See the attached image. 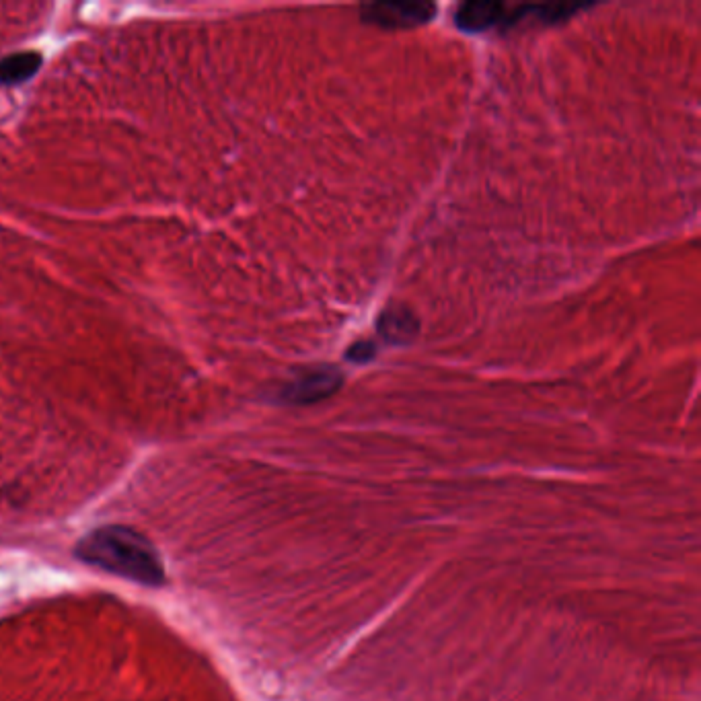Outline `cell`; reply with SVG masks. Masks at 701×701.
<instances>
[{
	"label": "cell",
	"mask_w": 701,
	"mask_h": 701,
	"mask_svg": "<svg viewBox=\"0 0 701 701\" xmlns=\"http://www.w3.org/2000/svg\"><path fill=\"white\" fill-rule=\"evenodd\" d=\"M375 344H371V342H358V344H354L350 350H348V358L350 360H354V362H358V364H364V362H368V360H371L373 356H375Z\"/></svg>",
	"instance_id": "obj_7"
},
{
	"label": "cell",
	"mask_w": 701,
	"mask_h": 701,
	"mask_svg": "<svg viewBox=\"0 0 701 701\" xmlns=\"http://www.w3.org/2000/svg\"><path fill=\"white\" fill-rule=\"evenodd\" d=\"M77 556L91 566L146 586H161L165 582L157 549L130 527L109 525L95 529L79 541Z\"/></svg>",
	"instance_id": "obj_1"
},
{
	"label": "cell",
	"mask_w": 701,
	"mask_h": 701,
	"mask_svg": "<svg viewBox=\"0 0 701 701\" xmlns=\"http://www.w3.org/2000/svg\"><path fill=\"white\" fill-rule=\"evenodd\" d=\"M342 373L336 368H317L280 389V399L292 405H307L334 395L342 387Z\"/></svg>",
	"instance_id": "obj_3"
},
{
	"label": "cell",
	"mask_w": 701,
	"mask_h": 701,
	"mask_svg": "<svg viewBox=\"0 0 701 701\" xmlns=\"http://www.w3.org/2000/svg\"><path fill=\"white\" fill-rule=\"evenodd\" d=\"M436 5L432 3H371L360 7V17L387 29H410L432 21Z\"/></svg>",
	"instance_id": "obj_2"
},
{
	"label": "cell",
	"mask_w": 701,
	"mask_h": 701,
	"mask_svg": "<svg viewBox=\"0 0 701 701\" xmlns=\"http://www.w3.org/2000/svg\"><path fill=\"white\" fill-rule=\"evenodd\" d=\"M44 58L40 52H17L0 60V85H21L40 70Z\"/></svg>",
	"instance_id": "obj_6"
},
{
	"label": "cell",
	"mask_w": 701,
	"mask_h": 701,
	"mask_svg": "<svg viewBox=\"0 0 701 701\" xmlns=\"http://www.w3.org/2000/svg\"><path fill=\"white\" fill-rule=\"evenodd\" d=\"M418 319L408 307H389L379 319V334L397 346L410 344L418 336Z\"/></svg>",
	"instance_id": "obj_5"
},
{
	"label": "cell",
	"mask_w": 701,
	"mask_h": 701,
	"mask_svg": "<svg viewBox=\"0 0 701 701\" xmlns=\"http://www.w3.org/2000/svg\"><path fill=\"white\" fill-rule=\"evenodd\" d=\"M510 7L504 3H492V0H475L465 3L455 13V23L467 33H479L496 25H506Z\"/></svg>",
	"instance_id": "obj_4"
}]
</instances>
